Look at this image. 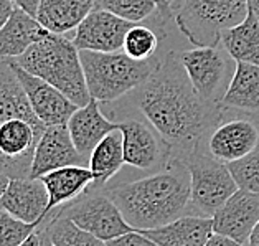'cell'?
Returning a JSON list of instances; mask_svg holds the SVG:
<instances>
[{
  "label": "cell",
  "mask_w": 259,
  "mask_h": 246,
  "mask_svg": "<svg viewBox=\"0 0 259 246\" xmlns=\"http://www.w3.org/2000/svg\"><path fill=\"white\" fill-rule=\"evenodd\" d=\"M119 129L122 132L124 160L127 166L150 170L163 162L162 142L165 144V141L150 126L137 119H127L119 122Z\"/></svg>",
  "instance_id": "cell-15"
},
{
  "label": "cell",
  "mask_w": 259,
  "mask_h": 246,
  "mask_svg": "<svg viewBox=\"0 0 259 246\" xmlns=\"http://www.w3.org/2000/svg\"><path fill=\"white\" fill-rule=\"evenodd\" d=\"M12 69L15 71L18 81L22 83L25 94L30 101V106L36 117L50 128V126H65L69 117L74 114L78 106L71 99L66 98L60 90L47 83L45 79L33 76L31 73L25 71L15 61L9 60Z\"/></svg>",
  "instance_id": "cell-9"
},
{
  "label": "cell",
  "mask_w": 259,
  "mask_h": 246,
  "mask_svg": "<svg viewBox=\"0 0 259 246\" xmlns=\"http://www.w3.org/2000/svg\"><path fill=\"white\" fill-rule=\"evenodd\" d=\"M221 43L231 60L259 66V18L249 10L241 23L223 31Z\"/></svg>",
  "instance_id": "cell-22"
},
{
  "label": "cell",
  "mask_w": 259,
  "mask_h": 246,
  "mask_svg": "<svg viewBox=\"0 0 259 246\" xmlns=\"http://www.w3.org/2000/svg\"><path fill=\"white\" fill-rule=\"evenodd\" d=\"M94 9V0H41L38 22L50 33L66 35L76 30Z\"/></svg>",
  "instance_id": "cell-20"
},
{
  "label": "cell",
  "mask_w": 259,
  "mask_h": 246,
  "mask_svg": "<svg viewBox=\"0 0 259 246\" xmlns=\"http://www.w3.org/2000/svg\"><path fill=\"white\" fill-rule=\"evenodd\" d=\"M106 246H159L150 238H147L139 230L124 233V235L112 238L109 241H106Z\"/></svg>",
  "instance_id": "cell-29"
},
{
  "label": "cell",
  "mask_w": 259,
  "mask_h": 246,
  "mask_svg": "<svg viewBox=\"0 0 259 246\" xmlns=\"http://www.w3.org/2000/svg\"><path fill=\"white\" fill-rule=\"evenodd\" d=\"M125 163L124 160V142H122V132L121 129L112 131L101 141L88 162V167L91 169L94 175L93 187L101 188L104 187L109 179L121 170Z\"/></svg>",
  "instance_id": "cell-23"
},
{
  "label": "cell",
  "mask_w": 259,
  "mask_h": 246,
  "mask_svg": "<svg viewBox=\"0 0 259 246\" xmlns=\"http://www.w3.org/2000/svg\"><path fill=\"white\" fill-rule=\"evenodd\" d=\"M55 246H106V241L83 230L60 212L48 223L43 222Z\"/></svg>",
  "instance_id": "cell-24"
},
{
  "label": "cell",
  "mask_w": 259,
  "mask_h": 246,
  "mask_svg": "<svg viewBox=\"0 0 259 246\" xmlns=\"http://www.w3.org/2000/svg\"><path fill=\"white\" fill-rule=\"evenodd\" d=\"M221 106L246 112H259V66L236 61Z\"/></svg>",
  "instance_id": "cell-21"
},
{
  "label": "cell",
  "mask_w": 259,
  "mask_h": 246,
  "mask_svg": "<svg viewBox=\"0 0 259 246\" xmlns=\"http://www.w3.org/2000/svg\"><path fill=\"white\" fill-rule=\"evenodd\" d=\"M12 2L15 4V7L25 10L27 14H30L31 17L36 18V15H38V9H40L41 0H12Z\"/></svg>",
  "instance_id": "cell-30"
},
{
  "label": "cell",
  "mask_w": 259,
  "mask_h": 246,
  "mask_svg": "<svg viewBox=\"0 0 259 246\" xmlns=\"http://www.w3.org/2000/svg\"><path fill=\"white\" fill-rule=\"evenodd\" d=\"M38 233H40V246H55L53 239L50 238L48 231H47L45 225H43V223L38 226Z\"/></svg>",
  "instance_id": "cell-33"
},
{
  "label": "cell",
  "mask_w": 259,
  "mask_h": 246,
  "mask_svg": "<svg viewBox=\"0 0 259 246\" xmlns=\"http://www.w3.org/2000/svg\"><path fill=\"white\" fill-rule=\"evenodd\" d=\"M94 9L111 12L124 20L139 23L159 10L155 0H94Z\"/></svg>",
  "instance_id": "cell-25"
},
{
  "label": "cell",
  "mask_w": 259,
  "mask_h": 246,
  "mask_svg": "<svg viewBox=\"0 0 259 246\" xmlns=\"http://www.w3.org/2000/svg\"><path fill=\"white\" fill-rule=\"evenodd\" d=\"M50 31L25 10L15 7L9 22L0 30V60L22 56L35 43L47 38Z\"/></svg>",
  "instance_id": "cell-17"
},
{
  "label": "cell",
  "mask_w": 259,
  "mask_h": 246,
  "mask_svg": "<svg viewBox=\"0 0 259 246\" xmlns=\"http://www.w3.org/2000/svg\"><path fill=\"white\" fill-rule=\"evenodd\" d=\"M68 131L81 157L90 162L93 150L103 139L119 129V122L109 121L99 108V101L93 99L86 106H81L68 121Z\"/></svg>",
  "instance_id": "cell-16"
},
{
  "label": "cell",
  "mask_w": 259,
  "mask_h": 246,
  "mask_svg": "<svg viewBox=\"0 0 259 246\" xmlns=\"http://www.w3.org/2000/svg\"><path fill=\"white\" fill-rule=\"evenodd\" d=\"M165 2H167V4L170 5V7H174V5H175L177 2H179V0H165Z\"/></svg>",
  "instance_id": "cell-39"
},
{
  "label": "cell",
  "mask_w": 259,
  "mask_h": 246,
  "mask_svg": "<svg viewBox=\"0 0 259 246\" xmlns=\"http://www.w3.org/2000/svg\"><path fill=\"white\" fill-rule=\"evenodd\" d=\"M10 180H12V179L9 177V175L5 174L2 169H0V200H2L5 190H7V187H9V184H10Z\"/></svg>",
  "instance_id": "cell-35"
},
{
  "label": "cell",
  "mask_w": 259,
  "mask_h": 246,
  "mask_svg": "<svg viewBox=\"0 0 259 246\" xmlns=\"http://www.w3.org/2000/svg\"><path fill=\"white\" fill-rule=\"evenodd\" d=\"M12 61L60 90L78 108L91 101L79 50L65 35L50 33Z\"/></svg>",
  "instance_id": "cell-3"
},
{
  "label": "cell",
  "mask_w": 259,
  "mask_h": 246,
  "mask_svg": "<svg viewBox=\"0 0 259 246\" xmlns=\"http://www.w3.org/2000/svg\"><path fill=\"white\" fill-rule=\"evenodd\" d=\"M180 61L190 78L193 90L206 103H221L226 91V76H228V58L218 47H195L193 50L183 52Z\"/></svg>",
  "instance_id": "cell-8"
},
{
  "label": "cell",
  "mask_w": 259,
  "mask_h": 246,
  "mask_svg": "<svg viewBox=\"0 0 259 246\" xmlns=\"http://www.w3.org/2000/svg\"><path fill=\"white\" fill-rule=\"evenodd\" d=\"M157 48H159V35L152 28L136 23L125 35L122 52L132 60L145 61L154 58Z\"/></svg>",
  "instance_id": "cell-26"
},
{
  "label": "cell",
  "mask_w": 259,
  "mask_h": 246,
  "mask_svg": "<svg viewBox=\"0 0 259 246\" xmlns=\"http://www.w3.org/2000/svg\"><path fill=\"white\" fill-rule=\"evenodd\" d=\"M175 23L193 47H218L225 30L248 15V0H179Z\"/></svg>",
  "instance_id": "cell-5"
},
{
  "label": "cell",
  "mask_w": 259,
  "mask_h": 246,
  "mask_svg": "<svg viewBox=\"0 0 259 246\" xmlns=\"http://www.w3.org/2000/svg\"><path fill=\"white\" fill-rule=\"evenodd\" d=\"M48 190L40 179H12L5 190L0 208L22 222L41 225L47 220Z\"/></svg>",
  "instance_id": "cell-13"
},
{
  "label": "cell",
  "mask_w": 259,
  "mask_h": 246,
  "mask_svg": "<svg viewBox=\"0 0 259 246\" xmlns=\"http://www.w3.org/2000/svg\"><path fill=\"white\" fill-rule=\"evenodd\" d=\"M259 146V128L249 119H231L220 124L208 139L210 155L231 163L249 155Z\"/></svg>",
  "instance_id": "cell-14"
},
{
  "label": "cell",
  "mask_w": 259,
  "mask_h": 246,
  "mask_svg": "<svg viewBox=\"0 0 259 246\" xmlns=\"http://www.w3.org/2000/svg\"><path fill=\"white\" fill-rule=\"evenodd\" d=\"M136 106L159 132L168 149L183 160L197 147L200 137L218 121L217 104L206 103L175 53H168L155 71L136 88Z\"/></svg>",
  "instance_id": "cell-1"
},
{
  "label": "cell",
  "mask_w": 259,
  "mask_h": 246,
  "mask_svg": "<svg viewBox=\"0 0 259 246\" xmlns=\"http://www.w3.org/2000/svg\"><path fill=\"white\" fill-rule=\"evenodd\" d=\"M132 25L136 23L124 20L111 12L93 9L74 30L73 43L78 50L90 52H122L124 38Z\"/></svg>",
  "instance_id": "cell-10"
},
{
  "label": "cell",
  "mask_w": 259,
  "mask_h": 246,
  "mask_svg": "<svg viewBox=\"0 0 259 246\" xmlns=\"http://www.w3.org/2000/svg\"><path fill=\"white\" fill-rule=\"evenodd\" d=\"M211 220L213 233L228 236L239 244L248 243L251 231L259 222V195L238 188Z\"/></svg>",
  "instance_id": "cell-11"
},
{
  "label": "cell",
  "mask_w": 259,
  "mask_h": 246,
  "mask_svg": "<svg viewBox=\"0 0 259 246\" xmlns=\"http://www.w3.org/2000/svg\"><path fill=\"white\" fill-rule=\"evenodd\" d=\"M248 246H259V222L254 226V230L251 231L249 239H248Z\"/></svg>",
  "instance_id": "cell-36"
},
{
  "label": "cell",
  "mask_w": 259,
  "mask_h": 246,
  "mask_svg": "<svg viewBox=\"0 0 259 246\" xmlns=\"http://www.w3.org/2000/svg\"><path fill=\"white\" fill-rule=\"evenodd\" d=\"M159 246H205L213 235L210 217L185 215L159 228L139 230Z\"/></svg>",
  "instance_id": "cell-18"
},
{
  "label": "cell",
  "mask_w": 259,
  "mask_h": 246,
  "mask_svg": "<svg viewBox=\"0 0 259 246\" xmlns=\"http://www.w3.org/2000/svg\"><path fill=\"white\" fill-rule=\"evenodd\" d=\"M61 213L103 241H109L136 230L125 222L119 207L106 193L93 192L86 193L84 197H78L69 201Z\"/></svg>",
  "instance_id": "cell-7"
},
{
  "label": "cell",
  "mask_w": 259,
  "mask_h": 246,
  "mask_svg": "<svg viewBox=\"0 0 259 246\" xmlns=\"http://www.w3.org/2000/svg\"><path fill=\"white\" fill-rule=\"evenodd\" d=\"M155 2H157V5H159V10L162 12L163 15L170 14V9H172V7H170V5L165 2V0H155Z\"/></svg>",
  "instance_id": "cell-38"
},
{
  "label": "cell",
  "mask_w": 259,
  "mask_h": 246,
  "mask_svg": "<svg viewBox=\"0 0 259 246\" xmlns=\"http://www.w3.org/2000/svg\"><path fill=\"white\" fill-rule=\"evenodd\" d=\"M14 10H15V4L12 0H0V30L9 22Z\"/></svg>",
  "instance_id": "cell-31"
},
{
  "label": "cell",
  "mask_w": 259,
  "mask_h": 246,
  "mask_svg": "<svg viewBox=\"0 0 259 246\" xmlns=\"http://www.w3.org/2000/svg\"><path fill=\"white\" fill-rule=\"evenodd\" d=\"M205 246H243V244H239L238 241H235V239H231L228 236L217 235V233H213Z\"/></svg>",
  "instance_id": "cell-32"
},
{
  "label": "cell",
  "mask_w": 259,
  "mask_h": 246,
  "mask_svg": "<svg viewBox=\"0 0 259 246\" xmlns=\"http://www.w3.org/2000/svg\"><path fill=\"white\" fill-rule=\"evenodd\" d=\"M40 180L48 190V215L55 207L76 200L88 187L93 185L94 175L86 166H68L52 170L40 177Z\"/></svg>",
  "instance_id": "cell-19"
},
{
  "label": "cell",
  "mask_w": 259,
  "mask_h": 246,
  "mask_svg": "<svg viewBox=\"0 0 259 246\" xmlns=\"http://www.w3.org/2000/svg\"><path fill=\"white\" fill-rule=\"evenodd\" d=\"M86 160L74 146L68 126H50L40 137L31 162L30 177L40 179L52 170L68 166H84Z\"/></svg>",
  "instance_id": "cell-12"
},
{
  "label": "cell",
  "mask_w": 259,
  "mask_h": 246,
  "mask_svg": "<svg viewBox=\"0 0 259 246\" xmlns=\"http://www.w3.org/2000/svg\"><path fill=\"white\" fill-rule=\"evenodd\" d=\"M79 56L90 96L99 103H112L134 91L160 65V60L155 56L137 61L124 52L103 53L79 50Z\"/></svg>",
  "instance_id": "cell-4"
},
{
  "label": "cell",
  "mask_w": 259,
  "mask_h": 246,
  "mask_svg": "<svg viewBox=\"0 0 259 246\" xmlns=\"http://www.w3.org/2000/svg\"><path fill=\"white\" fill-rule=\"evenodd\" d=\"M20 246H40V233H38V228H36L31 235L25 239V241L20 244Z\"/></svg>",
  "instance_id": "cell-34"
},
{
  "label": "cell",
  "mask_w": 259,
  "mask_h": 246,
  "mask_svg": "<svg viewBox=\"0 0 259 246\" xmlns=\"http://www.w3.org/2000/svg\"><path fill=\"white\" fill-rule=\"evenodd\" d=\"M38 226L22 222L0 208V246H20Z\"/></svg>",
  "instance_id": "cell-28"
},
{
  "label": "cell",
  "mask_w": 259,
  "mask_h": 246,
  "mask_svg": "<svg viewBox=\"0 0 259 246\" xmlns=\"http://www.w3.org/2000/svg\"><path fill=\"white\" fill-rule=\"evenodd\" d=\"M228 169L239 188L259 195V146L241 160L228 163Z\"/></svg>",
  "instance_id": "cell-27"
},
{
  "label": "cell",
  "mask_w": 259,
  "mask_h": 246,
  "mask_svg": "<svg viewBox=\"0 0 259 246\" xmlns=\"http://www.w3.org/2000/svg\"><path fill=\"white\" fill-rule=\"evenodd\" d=\"M190 172V205L198 217H213L238 190L228 163L193 150L187 160Z\"/></svg>",
  "instance_id": "cell-6"
},
{
  "label": "cell",
  "mask_w": 259,
  "mask_h": 246,
  "mask_svg": "<svg viewBox=\"0 0 259 246\" xmlns=\"http://www.w3.org/2000/svg\"><path fill=\"white\" fill-rule=\"evenodd\" d=\"M248 9L259 18V0H248Z\"/></svg>",
  "instance_id": "cell-37"
},
{
  "label": "cell",
  "mask_w": 259,
  "mask_h": 246,
  "mask_svg": "<svg viewBox=\"0 0 259 246\" xmlns=\"http://www.w3.org/2000/svg\"><path fill=\"white\" fill-rule=\"evenodd\" d=\"M104 193L119 207L132 228H159L187 212L190 172L187 162L170 159V166L160 172L109 187Z\"/></svg>",
  "instance_id": "cell-2"
}]
</instances>
